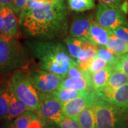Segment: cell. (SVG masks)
Wrapping results in <instances>:
<instances>
[{"label": "cell", "instance_id": "cell-1", "mask_svg": "<svg viewBox=\"0 0 128 128\" xmlns=\"http://www.w3.org/2000/svg\"><path fill=\"white\" fill-rule=\"evenodd\" d=\"M68 9L65 0L49 2L29 0L20 25L28 36L38 39H61L66 36L70 28Z\"/></svg>", "mask_w": 128, "mask_h": 128}, {"label": "cell", "instance_id": "cell-2", "mask_svg": "<svg viewBox=\"0 0 128 128\" xmlns=\"http://www.w3.org/2000/svg\"><path fill=\"white\" fill-rule=\"evenodd\" d=\"M40 69L65 78L70 67L77 64L70 55L65 42L58 40L33 39L26 42Z\"/></svg>", "mask_w": 128, "mask_h": 128}, {"label": "cell", "instance_id": "cell-3", "mask_svg": "<svg viewBox=\"0 0 128 128\" xmlns=\"http://www.w3.org/2000/svg\"><path fill=\"white\" fill-rule=\"evenodd\" d=\"M93 108L97 128H128V114L96 94Z\"/></svg>", "mask_w": 128, "mask_h": 128}, {"label": "cell", "instance_id": "cell-4", "mask_svg": "<svg viewBox=\"0 0 128 128\" xmlns=\"http://www.w3.org/2000/svg\"><path fill=\"white\" fill-rule=\"evenodd\" d=\"M9 87L28 106L30 111L38 112L40 104V92L32 82L29 74L22 69L12 73Z\"/></svg>", "mask_w": 128, "mask_h": 128}, {"label": "cell", "instance_id": "cell-5", "mask_svg": "<svg viewBox=\"0 0 128 128\" xmlns=\"http://www.w3.org/2000/svg\"><path fill=\"white\" fill-rule=\"evenodd\" d=\"M26 65L23 54L12 44V39L0 37V76L22 70Z\"/></svg>", "mask_w": 128, "mask_h": 128}, {"label": "cell", "instance_id": "cell-6", "mask_svg": "<svg viewBox=\"0 0 128 128\" xmlns=\"http://www.w3.org/2000/svg\"><path fill=\"white\" fill-rule=\"evenodd\" d=\"M96 22L99 24L113 30L120 26L128 27L125 12L121 8H114L98 4L96 12Z\"/></svg>", "mask_w": 128, "mask_h": 128}, {"label": "cell", "instance_id": "cell-7", "mask_svg": "<svg viewBox=\"0 0 128 128\" xmlns=\"http://www.w3.org/2000/svg\"><path fill=\"white\" fill-rule=\"evenodd\" d=\"M40 104L38 113L44 122L58 124L65 117L62 113L63 103L56 100L49 93L40 92Z\"/></svg>", "mask_w": 128, "mask_h": 128}, {"label": "cell", "instance_id": "cell-8", "mask_svg": "<svg viewBox=\"0 0 128 128\" xmlns=\"http://www.w3.org/2000/svg\"><path fill=\"white\" fill-rule=\"evenodd\" d=\"M28 74L34 87L42 93H51L56 90L64 78L56 74L41 69L30 71Z\"/></svg>", "mask_w": 128, "mask_h": 128}, {"label": "cell", "instance_id": "cell-9", "mask_svg": "<svg viewBox=\"0 0 128 128\" xmlns=\"http://www.w3.org/2000/svg\"><path fill=\"white\" fill-rule=\"evenodd\" d=\"M96 97V92L92 91L88 95L64 103L62 113L65 116L76 120L78 114L83 110L92 105Z\"/></svg>", "mask_w": 128, "mask_h": 128}, {"label": "cell", "instance_id": "cell-10", "mask_svg": "<svg viewBox=\"0 0 128 128\" xmlns=\"http://www.w3.org/2000/svg\"><path fill=\"white\" fill-rule=\"evenodd\" d=\"M94 22L92 16L75 14L69 30L70 37L84 38L87 40L90 29Z\"/></svg>", "mask_w": 128, "mask_h": 128}, {"label": "cell", "instance_id": "cell-11", "mask_svg": "<svg viewBox=\"0 0 128 128\" xmlns=\"http://www.w3.org/2000/svg\"><path fill=\"white\" fill-rule=\"evenodd\" d=\"M96 94L101 98L124 111L128 106V84L112 91L96 92Z\"/></svg>", "mask_w": 128, "mask_h": 128}, {"label": "cell", "instance_id": "cell-12", "mask_svg": "<svg viewBox=\"0 0 128 128\" xmlns=\"http://www.w3.org/2000/svg\"><path fill=\"white\" fill-rule=\"evenodd\" d=\"M0 10L4 23L2 37L12 39L17 37L19 33V24L16 12L8 7H0Z\"/></svg>", "mask_w": 128, "mask_h": 128}, {"label": "cell", "instance_id": "cell-13", "mask_svg": "<svg viewBox=\"0 0 128 128\" xmlns=\"http://www.w3.org/2000/svg\"><path fill=\"white\" fill-rule=\"evenodd\" d=\"M113 32L94 22L91 26L87 40L98 46H105Z\"/></svg>", "mask_w": 128, "mask_h": 128}, {"label": "cell", "instance_id": "cell-14", "mask_svg": "<svg viewBox=\"0 0 128 128\" xmlns=\"http://www.w3.org/2000/svg\"><path fill=\"white\" fill-rule=\"evenodd\" d=\"M90 76L91 75L83 77H65L58 88L78 91L88 89L92 90Z\"/></svg>", "mask_w": 128, "mask_h": 128}, {"label": "cell", "instance_id": "cell-15", "mask_svg": "<svg viewBox=\"0 0 128 128\" xmlns=\"http://www.w3.org/2000/svg\"><path fill=\"white\" fill-rule=\"evenodd\" d=\"M9 90L10 94V101L8 112L7 116L6 119L10 121L17 118V117L20 116L26 112L30 111V110L24 102L20 100L14 93L12 90L10 88V87Z\"/></svg>", "mask_w": 128, "mask_h": 128}, {"label": "cell", "instance_id": "cell-16", "mask_svg": "<svg viewBox=\"0 0 128 128\" xmlns=\"http://www.w3.org/2000/svg\"><path fill=\"white\" fill-rule=\"evenodd\" d=\"M93 90L91 89L78 91L74 90L58 88L56 90L49 94L56 100L64 103L78 97L88 95Z\"/></svg>", "mask_w": 128, "mask_h": 128}, {"label": "cell", "instance_id": "cell-17", "mask_svg": "<svg viewBox=\"0 0 128 128\" xmlns=\"http://www.w3.org/2000/svg\"><path fill=\"white\" fill-rule=\"evenodd\" d=\"M114 66L109 65L103 70L91 75L92 88L94 92H98L106 86L110 75L114 70Z\"/></svg>", "mask_w": 128, "mask_h": 128}, {"label": "cell", "instance_id": "cell-18", "mask_svg": "<svg viewBox=\"0 0 128 128\" xmlns=\"http://www.w3.org/2000/svg\"><path fill=\"white\" fill-rule=\"evenodd\" d=\"M127 84H128V76L124 72L114 69L110 75L106 86L100 91H112Z\"/></svg>", "mask_w": 128, "mask_h": 128}, {"label": "cell", "instance_id": "cell-19", "mask_svg": "<svg viewBox=\"0 0 128 128\" xmlns=\"http://www.w3.org/2000/svg\"><path fill=\"white\" fill-rule=\"evenodd\" d=\"M76 120L82 128H97L93 106L86 108L78 114Z\"/></svg>", "mask_w": 128, "mask_h": 128}, {"label": "cell", "instance_id": "cell-20", "mask_svg": "<svg viewBox=\"0 0 128 128\" xmlns=\"http://www.w3.org/2000/svg\"><path fill=\"white\" fill-rule=\"evenodd\" d=\"M116 55L121 56L128 53V44L121 40L112 33L106 45L105 46Z\"/></svg>", "mask_w": 128, "mask_h": 128}, {"label": "cell", "instance_id": "cell-21", "mask_svg": "<svg viewBox=\"0 0 128 128\" xmlns=\"http://www.w3.org/2000/svg\"><path fill=\"white\" fill-rule=\"evenodd\" d=\"M86 39L78 38H71L69 37L65 39L64 42L66 44L67 49L70 53L71 56L74 60H77L81 49L82 44Z\"/></svg>", "mask_w": 128, "mask_h": 128}, {"label": "cell", "instance_id": "cell-22", "mask_svg": "<svg viewBox=\"0 0 128 128\" xmlns=\"http://www.w3.org/2000/svg\"><path fill=\"white\" fill-rule=\"evenodd\" d=\"M10 94L9 86L0 87V120L6 119L8 112Z\"/></svg>", "mask_w": 128, "mask_h": 128}, {"label": "cell", "instance_id": "cell-23", "mask_svg": "<svg viewBox=\"0 0 128 128\" xmlns=\"http://www.w3.org/2000/svg\"><path fill=\"white\" fill-rule=\"evenodd\" d=\"M69 10L76 12H82L93 9L96 7L94 0H67Z\"/></svg>", "mask_w": 128, "mask_h": 128}, {"label": "cell", "instance_id": "cell-24", "mask_svg": "<svg viewBox=\"0 0 128 128\" xmlns=\"http://www.w3.org/2000/svg\"><path fill=\"white\" fill-rule=\"evenodd\" d=\"M97 56L102 58L110 65L114 66L119 60L120 56L116 55L112 50L105 46H99L97 51Z\"/></svg>", "mask_w": 128, "mask_h": 128}, {"label": "cell", "instance_id": "cell-25", "mask_svg": "<svg viewBox=\"0 0 128 128\" xmlns=\"http://www.w3.org/2000/svg\"><path fill=\"white\" fill-rule=\"evenodd\" d=\"M37 116L30 111H27L17 117L12 124L14 128H28L31 122Z\"/></svg>", "mask_w": 128, "mask_h": 128}, {"label": "cell", "instance_id": "cell-26", "mask_svg": "<svg viewBox=\"0 0 128 128\" xmlns=\"http://www.w3.org/2000/svg\"><path fill=\"white\" fill-rule=\"evenodd\" d=\"M109 65H111L108 64L103 58L96 55L92 60V62H91L88 72L90 75L93 74L97 72L100 71V70L106 68Z\"/></svg>", "mask_w": 128, "mask_h": 128}, {"label": "cell", "instance_id": "cell-27", "mask_svg": "<svg viewBox=\"0 0 128 128\" xmlns=\"http://www.w3.org/2000/svg\"><path fill=\"white\" fill-rule=\"evenodd\" d=\"M88 72L82 71L78 66V64H72L69 68L66 76L65 77H83L89 76Z\"/></svg>", "mask_w": 128, "mask_h": 128}, {"label": "cell", "instance_id": "cell-28", "mask_svg": "<svg viewBox=\"0 0 128 128\" xmlns=\"http://www.w3.org/2000/svg\"><path fill=\"white\" fill-rule=\"evenodd\" d=\"M57 124L60 128H82L76 120L66 116Z\"/></svg>", "mask_w": 128, "mask_h": 128}, {"label": "cell", "instance_id": "cell-29", "mask_svg": "<svg viewBox=\"0 0 128 128\" xmlns=\"http://www.w3.org/2000/svg\"><path fill=\"white\" fill-rule=\"evenodd\" d=\"M114 69L124 72L128 76V53L120 56L118 62L114 65Z\"/></svg>", "mask_w": 128, "mask_h": 128}, {"label": "cell", "instance_id": "cell-30", "mask_svg": "<svg viewBox=\"0 0 128 128\" xmlns=\"http://www.w3.org/2000/svg\"><path fill=\"white\" fill-rule=\"evenodd\" d=\"M112 32L117 38L128 44V27H119L112 30Z\"/></svg>", "mask_w": 128, "mask_h": 128}, {"label": "cell", "instance_id": "cell-31", "mask_svg": "<svg viewBox=\"0 0 128 128\" xmlns=\"http://www.w3.org/2000/svg\"><path fill=\"white\" fill-rule=\"evenodd\" d=\"M99 1L101 4L114 8H120L124 3V0H99Z\"/></svg>", "mask_w": 128, "mask_h": 128}, {"label": "cell", "instance_id": "cell-32", "mask_svg": "<svg viewBox=\"0 0 128 128\" xmlns=\"http://www.w3.org/2000/svg\"><path fill=\"white\" fill-rule=\"evenodd\" d=\"M29 0H14L16 8V13L23 12L28 8Z\"/></svg>", "mask_w": 128, "mask_h": 128}, {"label": "cell", "instance_id": "cell-33", "mask_svg": "<svg viewBox=\"0 0 128 128\" xmlns=\"http://www.w3.org/2000/svg\"><path fill=\"white\" fill-rule=\"evenodd\" d=\"M44 124L42 120H41L40 117L37 116L31 122L28 126V128H44Z\"/></svg>", "mask_w": 128, "mask_h": 128}, {"label": "cell", "instance_id": "cell-34", "mask_svg": "<svg viewBox=\"0 0 128 128\" xmlns=\"http://www.w3.org/2000/svg\"><path fill=\"white\" fill-rule=\"evenodd\" d=\"M0 7H8L16 12L14 0H0Z\"/></svg>", "mask_w": 128, "mask_h": 128}, {"label": "cell", "instance_id": "cell-35", "mask_svg": "<svg viewBox=\"0 0 128 128\" xmlns=\"http://www.w3.org/2000/svg\"><path fill=\"white\" fill-rule=\"evenodd\" d=\"M3 28H4V23H3L2 16L0 10V37H2L3 34Z\"/></svg>", "mask_w": 128, "mask_h": 128}, {"label": "cell", "instance_id": "cell-36", "mask_svg": "<svg viewBox=\"0 0 128 128\" xmlns=\"http://www.w3.org/2000/svg\"><path fill=\"white\" fill-rule=\"evenodd\" d=\"M33 1L39 2H52L53 1H55V0H33Z\"/></svg>", "mask_w": 128, "mask_h": 128}, {"label": "cell", "instance_id": "cell-37", "mask_svg": "<svg viewBox=\"0 0 128 128\" xmlns=\"http://www.w3.org/2000/svg\"><path fill=\"white\" fill-rule=\"evenodd\" d=\"M6 128H14V126H13V124H8V125H7L6 126Z\"/></svg>", "mask_w": 128, "mask_h": 128}, {"label": "cell", "instance_id": "cell-38", "mask_svg": "<svg viewBox=\"0 0 128 128\" xmlns=\"http://www.w3.org/2000/svg\"><path fill=\"white\" fill-rule=\"evenodd\" d=\"M45 128H58L55 127L54 125H49V126H47V127H46Z\"/></svg>", "mask_w": 128, "mask_h": 128}, {"label": "cell", "instance_id": "cell-39", "mask_svg": "<svg viewBox=\"0 0 128 128\" xmlns=\"http://www.w3.org/2000/svg\"><path fill=\"white\" fill-rule=\"evenodd\" d=\"M124 112H125L126 113H127V114H128V107H127V108H126V109L124 110Z\"/></svg>", "mask_w": 128, "mask_h": 128}]
</instances>
